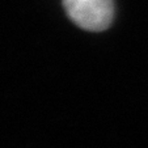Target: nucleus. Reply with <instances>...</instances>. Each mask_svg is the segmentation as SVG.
<instances>
[{"instance_id": "f257e3e1", "label": "nucleus", "mask_w": 148, "mask_h": 148, "mask_svg": "<svg viewBox=\"0 0 148 148\" xmlns=\"http://www.w3.org/2000/svg\"><path fill=\"white\" fill-rule=\"evenodd\" d=\"M68 17L77 26L89 32H102L112 25L113 0H63Z\"/></svg>"}]
</instances>
